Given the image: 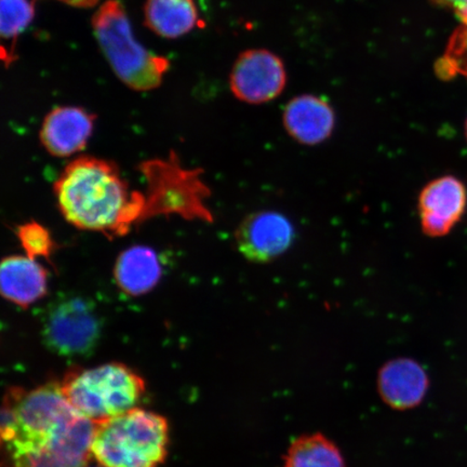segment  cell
Listing matches in <instances>:
<instances>
[{
  "mask_svg": "<svg viewBox=\"0 0 467 467\" xmlns=\"http://www.w3.org/2000/svg\"><path fill=\"white\" fill-rule=\"evenodd\" d=\"M96 424L69 404L60 383L11 388L4 397V467H88Z\"/></svg>",
  "mask_w": 467,
  "mask_h": 467,
  "instance_id": "1",
  "label": "cell"
},
{
  "mask_svg": "<svg viewBox=\"0 0 467 467\" xmlns=\"http://www.w3.org/2000/svg\"><path fill=\"white\" fill-rule=\"evenodd\" d=\"M55 192L64 218L78 229L113 231L132 212L120 173L112 163L93 157L69 163Z\"/></svg>",
  "mask_w": 467,
  "mask_h": 467,
  "instance_id": "2",
  "label": "cell"
},
{
  "mask_svg": "<svg viewBox=\"0 0 467 467\" xmlns=\"http://www.w3.org/2000/svg\"><path fill=\"white\" fill-rule=\"evenodd\" d=\"M169 446V424L160 414L134 408L96 424L91 453L102 467H161Z\"/></svg>",
  "mask_w": 467,
  "mask_h": 467,
  "instance_id": "3",
  "label": "cell"
},
{
  "mask_svg": "<svg viewBox=\"0 0 467 467\" xmlns=\"http://www.w3.org/2000/svg\"><path fill=\"white\" fill-rule=\"evenodd\" d=\"M92 29L105 58L122 84L136 91H150L161 85L171 63L138 42L119 0H107L97 10Z\"/></svg>",
  "mask_w": 467,
  "mask_h": 467,
  "instance_id": "4",
  "label": "cell"
},
{
  "mask_svg": "<svg viewBox=\"0 0 467 467\" xmlns=\"http://www.w3.org/2000/svg\"><path fill=\"white\" fill-rule=\"evenodd\" d=\"M58 383L75 410L95 424L138 408L146 390L144 379L119 363L74 368Z\"/></svg>",
  "mask_w": 467,
  "mask_h": 467,
  "instance_id": "5",
  "label": "cell"
},
{
  "mask_svg": "<svg viewBox=\"0 0 467 467\" xmlns=\"http://www.w3.org/2000/svg\"><path fill=\"white\" fill-rule=\"evenodd\" d=\"M96 306L79 296H62L51 302L43 318L46 347L61 356L87 355L101 336Z\"/></svg>",
  "mask_w": 467,
  "mask_h": 467,
  "instance_id": "6",
  "label": "cell"
},
{
  "mask_svg": "<svg viewBox=\"0 0 467 467\" xmlns=\"http://www.w3.org/2000/svg\"><path fill=\"white\" fill-rule=\"evenodd\" d=\"M287 80L280 58L271 51H244L234 64L230 85L239 100L249 104L272 101L283 92Z\"/></svg>",
  "mask_w": 467,
  "mask_h": 467,
  "instance_id": "7",
  "label": "cell"
},
{
  "mask_svg": "<svg viewBox=\"0 0 467 467\" xmlns=\"http://www.w3.org/2000/svg\"><path fill=\"white\" fill-rule=\"evenodd\" d=\"M295 230L291 222L275 212L249 215L239 225L235 241L244 258L267 263L278 258L291 246Z\"/></svg>",
  "mask_w": 467,
  "mask_h": 467,
  "instance_id": "8",
  "label": "cell"
},
{
  "mask_svg": "<svg viewBox=\"0 0 467 467\" xmlns=\"http://www.w3.org/2000/svg\"><path fill=\"white\" fill-rule=\"evenodd\" d=\"M465 186L452 175L431 181L419 196L420 221L424 234L441 237L451 233L466 209Z\"/></svg>",
  "mask_w": 467,
  "mask_h": 467,
  "instance_id": "9",
  "label": "cell"
},
{
  "mask_svg": "<svg viewBox=\"0 0 467 467\" xmlns=\"http://www.w3.org/2000/svg\"><path fill=\"white\" fill-rule=\"evenodd\" d=\"M95 116L76 107H58L45 117L40 141L51 155L67 157L78 153L90 139Z\"/></svg>",
  "mask_w": 467,
  "mask_h": 467,
  "instance_id": "10",
  "label": "cell"
},
{
  "mask_svg": "<svg viewBox=\"0 0 467 467\" xmlns=\"http://www.w3.org/2000/svg\"><path fill=\"white\" fill-rule=\"evenodd\" d=\"M378 389L385 404L397 410H407L421 404L428 393L429 377L416 361L397 358L379 370Z\"/></svg>",
  "mask_w": 467,
  "mask_h": 467,
  "instance_id": "11",
  "label": "cell"
},
{
  "mask_svg": "<svg viewBox=\"0 0 467 467\" xmlns=\"http://www.w3.org/2000/svg\"><path fill=\"white\" fill-rule=\"evenodd\" d=\"M334 109L323 99L300 96L288 103L284 113L285 130L305 145L323 143L335 130Z\"/></svg>",
  "mask_w": 467,
  "mask_h": 467,
  "instance_id": "12",
  "label": "cell"
},
{
  "mask_svg": "<svg viewBox=\"0 0 467 467\" xmlns=\"http://www.w3.org/2000/svg\"><path fill=\"white\" fill-rule=\"evenodd\" d=\"M0 287L5 299L28 306L46 294L47 274L44 267L29 256H9L0 267Z\"/></svg>",
  "mask_w": 467,
  "mask_h": 467,
  "instance_id": "13",
  "label": "cell"
},
{
  "mask_svg": "<svg viewBox=\"0 0 467 467\" xmlns=\"http://www.w3.org/2000/svg\"><path fill=\"white\" fill-rule=\"evenodd\" d=\"M195 0H146L144 23L157 36L177 39L198 26Z\"/></svg>",
  "mask_w": 467,
  "mask_h": 467,
  "instance_id": "14",
  "label": "cell"
},
{
  "mask_svg": "<svg viewBox=\"0 0 467 467\" xmlns=\"http://www.w3.org/2000/svg\"><path fill=\"white\" fill-rule=\"evenodd\" d=\"M161 268L153 250L133 247L116 262L114 275L122 291L131 296L146 294L159 283Z\"/></svg>",
  "mask_w": 467,
  "mask_h": 467,
  "instance_id": "15",
  "label": "cell"
},
{
  "mask_svg": "<svg viewBox=\"0 0 467 467\" xmlns=\"http://www.w3.org/2000/svg\"><path fill=\"white\" fill-rule=\"evenodd\" d=\"M283 467H347L334 441L320 433L306 434L292 441Z\"/></svg>",
  "mask_w": 467,
  "mask_h": 467,
  "instance_id": "16",
  "label": "cell"
},
{
  "mask_svg": "<svg viewBox=\"0 0 467 467\" xmlns=\"http://www.w3.org/2000/svg\"><path fill=\"white\" fill-rule=\"evenodd\" d=\"M2 19H0V35L4 42L10 43L7 55L3 57L5 67H10L16 60L17 37L26 31L35 16V0H0Z\"/></svg>",
  "mask_w": 467,
  "mask_h": 467,
  "instance_id": "17",
  "label": "cell"
},
{
  "mask_svg": "<svg viewBox=\"0 0 467 467\" xmlns=\"http://www.w3.org/2000/svg\"><path fill=\"white\" fill-rule=\"evenodd\" d=\"M436 71L441 78H454L458 75L467 78V25L452 35L445 55L437 63Z\"/></svg>",
  "mask_w": 467,
  "mask_h": 467,
  "instance_id": "18",
  "label": "cell"
},
{
  "mask_svg": "<svg viewBox=\"0 0 467 467\" xmlns=\"http://www.w3.org/2000/svg\"><path fill=\"white\" fill-rule=\"evenodd\" d=\"M17 237L29 258L35 259L37 256H46L47 258L54 247L49 232L36 222L20 226Z\"/></svg>",
  "mask_w": 467,
  "mask_h": 467,
  "instance_id": "19",
  "label": "cell"
},
{
  "mask_svg": "<svg viewBox=\"0 0 467 467\" xmlns=\"http://www.w3.org/2000/svg\"><path fill=\"white\" fill-rule=\"evenodd\" d=\"M433 2L441 7L451 10L463 25H467V0H433Z\"/></svg>",
  "mask_w": 467,
  "mask_h": 467,
  "instance_id": "20",
  "label": "cell"
},
{
  "mask_svg": "<svg viewBox=\"0 0 467 467\" xmlns=\"http://www.w3.org/2000/svg\"><path fill=\"white\" fill-rule=\"evenodd\" d=\"M58 2L66 3L73 7L88 8L93 7L98 3V0H58Z\"/></svg>",
  "mask_w": 467,
  "mask_h": 467,
  "instance_id": "21",
  "label": "cell"
},
{
  "mask_svg": "<svg viewBox=\"0 0 467 467\" xmlns=\"http://www.w3.org/2000/svg\"><path fill=\"white\" fill-rule=\"evenodd\" d=\"M465 132H466V138H467V120H466Z\"/></svg>",
  "mask_w": 467,
  "mask_h": 467,
  "instance_id": "22",
  "label": "cell"
},
{
  "mask_svg": "<svg viewBox=\"0 0 467 467\" xmlns=\"http://www.w3.org/2000/svg\"><path fill=\"white\" fill-rule=\"evenodd\" d=\"M88 467H90V466H88ZM93 467H102L101 465H99V466H93Z\"/></svg>",
  "mask_w": 467,
  "mask_h": 467,
  "instance_id": "23",
  "label": "cell"
}]
</instances>
